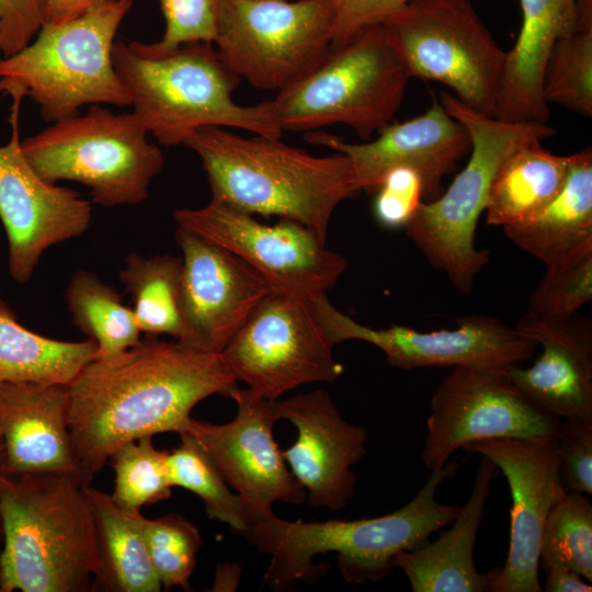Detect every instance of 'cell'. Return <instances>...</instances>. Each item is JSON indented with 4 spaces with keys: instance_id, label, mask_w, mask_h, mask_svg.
I'll list each match as a JSON object with an SVG mask.
<instances>
[{
    "instance_id": "36",
    "label": "cell",
    "mask_w": 592,
    "mask_h": 592,
    "mask_svg": "<svg viewBox=\"0 0 592 592\" xmlns=\"http://www.w3.org/2000/svg\"><path fill=\"white\" fill-rule=\"evenodd\" d=\"M144 537L161 587L189 590L196 554L203 544L195 524L179 514L145 517Z\"/></svg>"
},
{
    "instance_id": "6",
    "label": "cell",
    "mask_w": 592,
    "mask_h": 592,
    "mask_svg": "<svg viewBox=\"0 0 592 592\" xmlns=\"http://www.w3.org/2000/svg\"><path fill=\"white\" fill-rule=\"evenodd\" d=\"M439 100L467 128L470 156L445 192L421 203L405 230L426 260L457 291L467 294L490 259L488 250L476 247L475 237L498 168L515 148L532 140L544 141L555 129L546 123L496 118L449 92H443Z\"/></svg>"
},
{
    "instance_id": "39",
    "label": "cell",
    "mask_w": 592,
    "mask_h": 592,
    "mask_svg": "<svg viewBox=\"0 0 592 592\" xmlns=\"http://www.w3.org/2000/svg\"><path fill=\"white\" fill-rule=\"evenodd\" d=\"M566 491L592 493V421L560 420L554 439Z\"/></svg>"
},
{
    "instance_id": "33",
    "label": "cell",
    "mask_w": 592,
    "mask_h": 592,
    "mask_svg": "<svg viewBox=\"0 0 592 592\" xmlns=\"http://www.w3.org/2000/svg\"><path fill=\"white\" fill-rule=\"evenodd\" d=\"M180 436V445L167 454L172 487L195 493L203 501L208 517L242 535L248 523L239 497L231 491L197 442L187 433Z\"/></svg>"
},
{
    "instance_id": "40",
    "label": "cell",
    "mask_w": 592,
    "mask_h": 592,
    "mask_svg": "<svg viewBox=\"0 0 592 592\" xmlns=\"http://www.w3.org/2000/svg\"><path fill=\"white\" fill-rule=\"evenodd\" d=\"M164 32L158 43L166 47L193 42H214L219 0H158Z\"/></svg>"
},
{
    "instance_id": "32",
    "label": "cell",
    "mask_w": 592,
    "mask_h": 592,
    "mask_svg": "<svg viewBox=\"0 0 592 592\" xmlns=\"http://www.w3.org/2000/svg\"><path fill=\"white\" fill-rule=\"evenodd\" d=\"M545 101L592 116V0H578L573 27L554 44L543 76Z\"/></svg>"
},
{
    "instance_id": "27",
    "label": "cell",
    "mask_w": 592,
    "mask_h": 592,
    "mask_svg": "<svg viewBox=\"0 0 592 592\" xmlns=\"http://www.w3.org/2000/svg\"><path fill=\"white\" fill-rule=\"evenodd\" d=\"M95 537L92 588L106 592H158L160 580L151 565L145 537V516L118 505L111 494L87 485Z\"/></svg>"
},
{
    "instance_id": "44",
    "label": "cell",
    "mask_w": 592,
    "mask_h": 592,
    "mask_svg": "<svg viewBox=\"0 0 592 592\" xmlns=\"http://www.w3.org/2000/svg\"><path fill=\"white\" fill-rule=\"evenodd\" d=\"M109 0H44V22L58 23Z\"/></svg>"
},
{
    "instance_id": "45",
    "label": "cell",
    "mask_w": 592,
    "mask_h": 592,
    "mask_svg": "<svg viewBox=\"0 0 592 592\" xmlns=\"http://www.w3.org/2000/svg\"><path fill=\"white\" fill-rule=\"evenodd\" d=\"M240 568L232 563H221L217 567L213 591H232L240 577Z\"/></svg>"
},
{
    "instance_id": "46",
    "label": "cell",
    "mask_w": 592,
    "mask_h": 592,
    "mask_svg": "<svg viewBox=\"0 0 592 592\" xmlns=\"http://www.w3.org/2000/svg\"><path fill=\"white\" fill-rule=\"evenodd\" d=\"M2 463H3V439H2V432L0 429V471L2 470Z\"/></svg>"
},
{
    "instance_id": "31",
    "label": "cell",
    "mask_w": 592,
    "mask_h": 592,
    "mask_svg": "<svg viewBox=\"0 0 592 592\" xmlns=\"http://www.w3.org/2000/svg\"><path fill=\"white\" fill-rule=\"evenodd\" d=\"M181 272L182 259L177 257L145 258L133 252L126 258L119 280L132 296L138 328L148 338L159 334L180 338Z\"/></svg>"
},
{
    "instance_id": "21",
    "label": "cell",
    "mask_w": 592,
    "mask_h": 592,
    "mask_svg": "<svg viewBox=\"0 0 592 592\" xmlns=\"http://www.w3.org/2000/svg\"><path fill=\"white\" fill-rule=\"evenodd\" d=\"M277 408L281 420L297 430L294 444L282 454L309 505L343 510L355 492L352 468L365 455L366 429L348 422L325 389L278 400Z\"/></svg>"
},
{
    "instance_id": "23",
    "label": "cell",
    "mask_w": 592,
    "mask_h": 592,
    "mask_svg": "<svg viewBox=\"0 0 592 592\" xmlns=\"http://www.w3.org/2000/svg\"><path fill=\"white\" fill-rule=\"evenodd\" d=\"M67 385L31 380L0 383L2 471L61 473L83 477L68 425Z\"/></svg>"
},
{
    "instance_id": "38",
    "label": "cell",
    "mask_w": 592,
    "mask_h": 592,
    "mask_svg": "<svg viewBox=\"0 0 592 592\" xmlns=\"http://www.w3.org/2000/svg\"><path fill=\"white\" fill-rule=\"evenodd\" d=\"M374 195V217L379 225L389 229L405 228L425 201L420 174L405 166L387 171Z\"/></svg>"
},
{
    "instance_id": "13",
    "label": "cell",
    "mask_w": 592,
    "mask_h": 592,
    "mask_svg": "<svg viewBox=\"0 0 592 592\" xmlns=\"http://www.w3.org/2000/svg\"><path fill=\"white\" fill-rule=\"evenodd\" d=\"M173 218L192 231L242 259L266 282L270 292L316 299L331 289L349 262L325 247L311 228L281 218L274 225L210 200L200 208H178Z\"/></svg>"
},
{
    "instance_id": "28",
    "label": "cell",
    "mask_w": 592,
    "mask_h": 592,
    "mask_svg": "<svg viewBox=\"0 0 592 592\" xmlns=\"http://www.w3.org/2000/svg\"><path fill=\"white\" fill-rule=\"evenodd\" d=\"M542 143L521 145L498 168L485 209L488 225L503 228L528 220L561 191L571 155H555Z\"/></svg>"
},
{
    "instance_id": "48",
    "label": "cell",
    "mask_w": 592,
    "mask_h": 592,
    "mask_svg": "<svg viewBox=\"0 0 592 592\" xmlns=\"http://www.w3.org/2000/svg\"><path fill=\"white\" fill-rule=\"evenodd\" d=\"M0 592H1V571H0Z\"/></svg>"
},
{
    "instance_id": "1",
    "label": "cell",
    "mask_w": 592,
    "mask_h": 592,
    "mask_svg": "<svg viewBox=\"0 0 592 592\" xmlns=\"http://www.w3.org/2000/svg\"><path fill=\"white\" fill-rule=\"evenodd\" d=\"M237 382L220 354L155 337L110 357L93 358L67 385L76 460L91 480L122 445L158 433H185L193 408L229 397Z\"/></svg>"
},
{
    "instance_id": "18",
    "label": "cell",
    "mask_w": 592,
    "mask_h": 592,
    "mask_svg": "<svg viewBox=\"0 0 592 592\" xmlns=\"http://www.w3.org/2000/svg\"><path fill=\"white\" fill-rule=\"evenodd\" d=\"M504 475L512 497L511 532L503 566L485 572L488 592H540L539 550L551 508L567 492L554 439H488L468 444Z\"/></svg>"
},
{
    "instance_id": "14",
    "label": "cell",
    "mask_w": 592,
    "mask_h": 592,
    "mask_svg": "<svg viewBox=\"0 0 592 592\" xmlns=\"http://www.w3.org/2000/svg\"><path fill=\"white\" fill-rule=\"evenodd\" d=\"M509 368L456 366L441 380L429 402L421 451L426 469L441 468L456 451L480 440L556 437L560 419L534 405Z\"/></svg>"
},
{
    "instance_id": "9",
    "label": "cell",
    "mask_w": 592,
    "mask_h": 592,
    "mask_svg": "<svg viewBox=\"0 0 592 592\" xmlns=\"http://www.w3.org/2000/svg\"><path fill=\"white\" fill-rule=\"evenodd\" d=\"M133 112L115 114L100 104L52 123L21 140L35 172L49 183L75 181L104 207L137 205L163 166L161 149Z\"/></svg>"
},
{
    "instance_id": "47",
    "label": "cell",
    "mask_w": 592,
    "mask_h": 592,
    "mask_svg": "<svg viewBox=\"0 0 592 592\" xmlns=\"http://www.w3.org/2000/svg\"><path fill=\"white\" fill-rule=\"evenodd\" d=\"M2 57V30H1V22H0V58Z\"/></svg>"
},
{
    "instance_id": "25",
    "label": "cell",
    "mask_w": 592,
    "mask_h": 592,
    "mask_svg": "<svg viewBox=\"0 0 592 592\" xmlns=\"http://www.w3.org/2000/svg\"><path fill=\"white\" fill-rule=\"evenodd\" d=\"M499 474L497 465L481 456L470 496L449 528L434 542L397 555L396 567L403 571L413 592H488L486 574L475 566L474 549L491 485Z\"/></svg>"
},
{
    "instance_id": "2",
    "label": "cell",
    "mask_w": 592,
    "mask_h": 592,
    "mask_svg": "<svg viewBox=\"0 0 592 592\" xmlns=\"http://www.w3.org/2000/svg\"><path fill=\"white\" fill-rule=\"evenodd\" d=\"M459 465L454 459L431 470L409 502L382 516L292 522L273 513L249 525L242 535L270 557L264 581L274 591H287L297 581L321 574L323 566L316 567L312 560L327 553L337 554L340 573L348 583L378 581L397 568L399 553L422 547L456 519L460 505L442 503L436 493Z\"/></svg>"
},
{
    "instance_id": "17",
    "label": "cell",
    "mask_w": 592,
    "mask_h": 592,
    "mask_svg": "<svg viewBox=\"0 0 592 592\" xmlns=\"http://www.w3.org/2000/svg\"><path fill=\"white\" fill-rule=\"evenodd\" d=\"M329 339L335 345L358 340L380 349L397 368L490 366L509 368L534 355L537 344L498 318L470 315L457 328L436 331L391 325L385 329L364 326L338 310L327 295L311 300Z\"/></svg>"
},
{
    "instance_id": "7",
    "label": "cell",
    "mask_w": 592,
    "mask_h": 592,
    "mask_svg": "<svg viewBox=\"0 0 592 592\" xmlns=\"http://www.w3.org/2000/svg\"><path fill=\"white\" fill-rule=\"evenodd\" d=\"M130 8L132 0H109L70 20L44 22L25 47L0 58V82L30 96L49 123L83 105H130L112 56Z\"/></svg>"
},
{
    "instance_id": "8",
    "label": "cell",
    "mask_w": 592,
    "mask_h": 592,
    "mask_svg": "<svg viewBox=\"0 0 592 592\" xmlns=\"http://www.w3.org/2000/svg\"><path fill=\"white\" fill-rule=\"evenodd\" d=\"M409 80L376 24L331 47L311 71L266 103L282 132L343 124L367 141L392 123Z\"/></svg>"
},
{
    "instance_id": "5",
    "label": "cell",
    "mask_w": 592,
    "mask_h": 592,
    "mask_svg": "<svg viewBox=\"0 0 592 592\" xmlns=\"http://www.w3.org/2000/svg\"><path fill=\"white\" fill-rule=\"evenodd\" d=\"M90 481L0 471L1 592H87L95 569Z\"/></svg>"
},
{
    "instance_id": "26",
    "label": "cell",
    "mask_w": 592,
    "mask_h": 592,
    "mask_svg": "<svg viewBox=\"0 0 592 592\" xmlns=\"http://www.w3.org/2000/svg\"><path fill=\"white\" fill-rule=\"evenodd\" d=\"M516 247L544 265L592 247V150L571 153L567 180L537 215L502 228Z\"/></svg>"
},
{
    "instance_id": "34",
    "label": "cell",
    "mask_w": 592,
    "mask_h": 592,
    "mask_svg": "<svg viewBox=\"0 0 592 592\" xmlns=\"http://www.w3.org/2000/svg\"><path fill=\"white\" fill-rule=\"evenodd\" d=\"M556 565L592 581V503L584 493L567 491L547 515L539 567Z\"/></svg>"
},
{
    "instance_id": "16",
    "label": "cell",
    "mask_w": 592,
    "mask_h": 592,
    "mask_svg": "<svg viewBox=\"0 0 592 592\" xmlns=\"http://www.w3.org/2000/svg\"><path fill=\"white\" fill-rule=\"evenodd\" d=\"M0 93L12 100L9 141L0 146V219L9 247V271L14 281L26 283L44 251L84 234L92 206L78 192L49 183L26 160L19 134L23 92L1 84Z\"/></svg>"
},
{
    "instance_id": "3",
    "label": "cell",
    "mask_w": 592,
    "mask_h": 592,
    "mask_svg": "<svg viewBox=\"0 0 592 592\" xmlns=\"http://www.w3.org/2000/svg\"><path fill=\"white\" fill-rule=\"evenodd\" d=\"M201 159L212 200L251 215L298 221L326 240L333 212L361 191L349 158L314 156L280 138L206 126L184 143Z\"/></svg>"
},
{
    "instance_id": "12",
    "label": "cell",
    "mask_w": 592,
    "mask_h": 592,
    "mask_svg": "<svg viewBox=\"0 0 592 592\" xmlns=\"http://www.w3.org/2000/svg\"><path fill=\"white\" fill-rule=\"evenodd\" d=\"M311 300L270 292L220 353L236 382L278 398L301 385L332 382L343 372Z\"/></svg>"
},
{
    "instance_id": "42",
    "label": "cell",
    "mask_w": 592,
    "mask_h": 592,
    "mask_svg": "<svg viewBox=\"0 0 592 592\" xmlns=\"http://www.w3.org/2000/svg\"><path fill=\"white\" fill-rule=\"evenodd\" d=\"M2 57L25 47L44 23V0H0Z\"/></svg>"
},
{
    "instance_id": "30",
    "label": "cell",
    "mask_w": 592,
    "mask_h": 592,
    "mask_svg": "<svg viewBox=\"0 0 592 592\" xmlns=\"http://www.w3.org/2000/svg\"><path fill=\"white\" fill-rule=\"evenodd\" d=\"M65 298L73 325L96 345L93 358L116 356L141 342L133 309L95 273L75 272Z\"/></svg>"
},
{
    "instance_id": "20",
    "label": "cell",
    "mask_w": 592,
    "mask_h": 592,
    "mask_svg": "<svg viewBox=\"0 0 592 592\" xmlns=\"http://www.w3.org/2000/svg\"><path fill=\"white\" fill-rule=\"evenodd\" d=\"M377 135L363 144L328 133L309 134L307 140L346 156L360 191L374 193L395 167L414 169L423 181L425 201L440 195L444 177L471 148L467 128L436 99L424 113L390 123Z\"/></svg>"
},
{
    "instance_id": "11",
    "label": "cell",
    "mask_w": 592,
    "mask_h": 592,
    "mask_svg": "<svg viewBox=\"0 0 592 592\" xmlns=\"http://www.w3.org/2000/svg\"><path fill=\"white\" fill-rule=\"evenodd\" d=\"M333 24V0H219L213 45L239 78L278 92L323 59Z\"/></svg>"
},
{
    "instance_id": "43",
    "label": "cell",
    "mask_w": 592,
    "mask_h": 592,
    "mask_svg": "<svg viewBox=\"0 0 592 592\" xmlns=\"http://www.w3.org/2000/svg\"><path fill=\"white\" fill-rule=\"evenodd\" d=\"M546 579L544 590L547 592H591L592 585L566 566H548L543 568Z\"/></svg>"
},
{
    "instance_id": "15",
    "label": "cell",
    "mask_w": 592,
    "mask_h": 592,
    "mask_svg": "<svg viewBox=\"0 0 592 592\" xmlns=\"http://www.w3.org/2000/svg\"><path fill=\"white\" fill-rule=\"evenodd\" d=\"M235 418L223 424L192 418L185 433L202 447L242 504L248 526L273 514V504H300L306 491L289 470L273 434L277 401L238 386ZM248 528V527H247Z\"/></svg>"
},
{
    "instance_id": "19",
    "label": "cell",
    "mask_w": 592,
    "mask_h": 592,
    "mask_svg": "<svg viewBox=\"0 0 592 592\" xmlns=\"http://www.w3.org/2000/svg\"><path fill=\"white\" fill-rule=\"evenodd\" d=\"M182 251L179 342L220 354L254 307L270 293L263 277L229 250L181 227Z\"/></svg>"
},
{
    "instance_id": "41",
    "label": "cell",
    "mask_w": 592,
    "mask_h": 592,
    "mask_svg": "<svg viewBox=\"0 0 592 592\" xmlns=\"http://www.w3.org/2000/svg\"><path fill=\"white\" fill-rule=\"evenodd\" d=\"M410 0H333L332 46H339L362 30L382 24Z\"/></svg>"
},
{
    "instance_id": "29",
    "label": "cell",
    "mask_w": 592,
    "mask_h": 592,
    "mask_svg": "<svg viewBox=\"0 0 592 592\" xmlns=\"http://www.w3.org/2000/svg\"><path fill=\"white\" fill-rule=\"evenodd\" d=\"M95 349L91 340L60 341L26 329L0 295V383L68 385L93 360Z\"/></svg>"
},
{
    "instance_id": "4",
    "label": "cell",
    "mask_w": 592,
    "mask_h": 592,
    "mask_svg": "<svg viewBox=\"0 0 592 592\" xmlns=\"http://www.w3.org/2000/svg\"><path fill=\"white\" fill-rule=\"evenodd\" d=\"M112 56L133 113L162 146L184 145L206 126L271 138L283 134L266 101L241 105L234 100L240 78L225 66L212 43L166 47L118 39Z\"/></svg>"
},
{
    "instance_id": "10",
    "label": "cell",
    "mask_w": 592,
    "mask_h": 592,
    "mask_svg": "<svg viewBox=\"0 0 592 592\" xmlns=\"http://www.w3.org/2000/svg\"><path fill=\"white\" fill-rule=\"evenodd\" d=\"M380 25L410 79L445 84L467 106L493 116L506 52L470 0H410Z\"/></svg>"
},
{
    "instance_id": "22",
    "label": "cell",
    "mask_w": 592,
    "mask_h": 592,
    "mask_svg": "<svg viewBox=\"0 0 592 592\" xmlns=\"http://www.w3.org/2000/svg\"><path fill=\"white\" fill-rule=\"evenodd\" d=\"M515 328L542 346L528 367L512 365L514 385L538 408L560 420L592 421V320L523 316Z\"/></svg>"
},
{
    "instance_id": "37",
    "label": "cell",
    "mask_w": 592,
    "mask_h": 592,
    "mask_svg": "<svg viewBox=\"0 0 592 592\" xmlns=\"http://www.w3.org/2000/svg\"><path fill=\"white\" fill-rule=\"evenodd\" d=\"M532 293L525 316L534 319L566 318L592 299V247L545 265Z\"/></svg>"
},
{
    "instance_id": "24",
    "label": "cell",
    "mask_w": 592,
    "mask_h": 592,
    "mask_svg": "<svg viewBox=\"0 0 592 592\" xmlns=\"http://www.w3.org/2000/svg\"><path fill=\"white\" fill-rule=\"evenodd\" d=\"M522 24L506 52L504 72L493 117L508 122L546 123L549 105L543 76L555 42L569 32L578 0H520Z\"/></svg>"
},
{
    "instance_id": "35",
    "label": "cell",
    "mask_w": 592,
    "mask_h": 592,
    "mask_svg": "<svg viewBox=\"0 0 592 592\" xmlns=\"http://www.w3.org/2000/svg\"><path fill=\"white\" fill-rule=\"evenodd\" d=\"M167 451L156 448L152 436L119 446L109 458L114 470L112 499L121 506L139 510L171 497Z\"/></svg>"
}]
</instances>
